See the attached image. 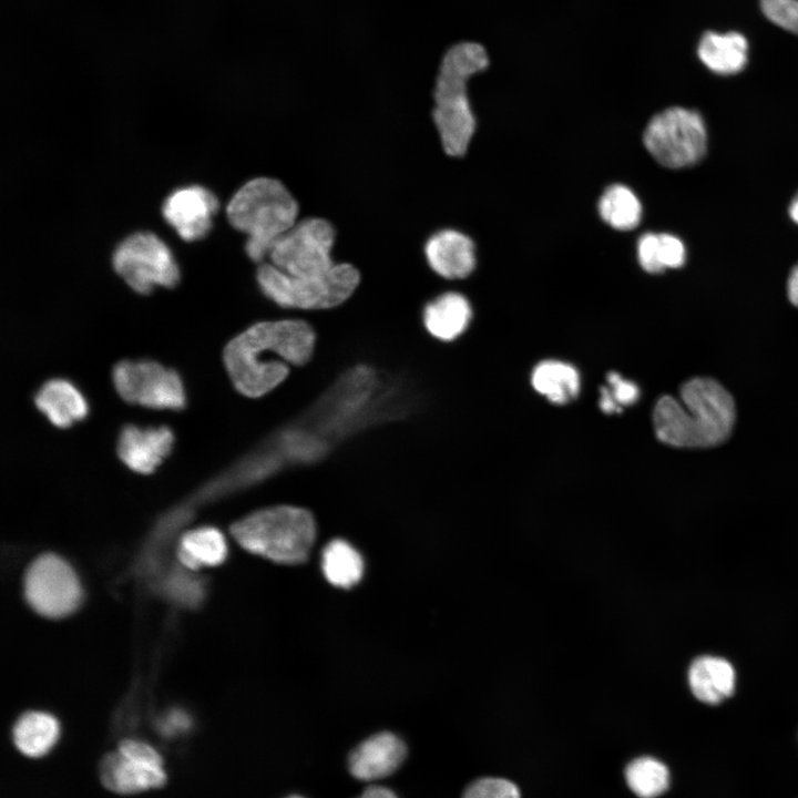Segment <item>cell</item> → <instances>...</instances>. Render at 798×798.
<instances>
[{"label":"cell","mask_w":798,"mask_h":798,"mask_svg":"<svg viewBox=\"0 0 798 798\" xmlns=\"http://www.w3.org/2000/svg\"><path fill=\"white\" fill-rule=\"evenodd\" d=\"M625 779L630 789L637 797L656 798L668 788L669 771L668 768L656 758L640 757L627 765Z\"/></svg>","instance_id":"obj_27"},{"label":"cell","mask_w":798,"mask_h":798,"mask_svg":"<svg viewBox=\"0 0 798 798\" xmlns=\"http://www.w3.org/2000/svg\"><path fill=\"white\" fill-rule=\"evenodd\" d=\"M112 265L139 294H149L157 286L172 288L180 280L178 265L170 247L150 232H137L123 239L113 253Z\"/></svg>","instance_id":"obj_8"},{"label":"cell","mask_w":798,"mask_h":798,"mask_svg":"<svg viewBox=\"0 0 798 798\" xmlns=\"http://www.w3.org/2000/svg\"><path fill=\"white\" fill-rule=\"evenodd\" d=\"M608 387L601 389L600 408L605 413L620 412L623 407L633 405L640 397L638 387L624 379L617 372L607 375Z\"/></svg>","instance_id":"obj_28"},{"label":"cell","mask_w":798,"mask_h":798,"mask_svg":"<svg viewBox=\"0 0 798 798\" xmlns=\"http://www.w3.org/2000/svg\"><path fill=\"white\" fill-rule=\"evenodd\" d=\"M335 228L323 218L295 224L274 244L269 258L279 270L296 277L320 276L334 267Z\"/></svg>","instance_id":"obj_10"},{"label":"cell","mask_w":798,"mask_h":798,"mask_svg":"<svg viewBox=\"0 0 798 798\" xmlns=\"http://www.w3.org/2000/svg\"><path fill=\"white\" fill-rule=\"evenodd\" d=\"M531 381L539 393L556 405L570 402L580 391L577 370L559 360H545L535 366Z\"/></svg>","instance_id":"obj_22"},{"label":"cell","mask_w":798,"mask_h":798,"mask_svg":"<svg viewBox=\"0 0 798 798\" xmlns=\"http://www.w3.org/2000/svg\"><path fill=\"white\" fill-rule=\"evenodd\" d=\"M736 422L732 393L716 379L695 377L683 383L679 398L662 396L653 411L656 437L675 448H713L724 443Z\"/></svg>","instance_id":"obj_2"},{"label":"cell","mask_w":798,"mask_h":798,"mask_svg":"<svg viewBox=\"0 0 798 798\" xmlns=\"http://www.w3.org/2000/svg\"><path fill=\"white\" fill-rule=\"evenodd\" d=\"M424 254L429 266L448 279L464 278L475 267L473 242L454 229L434 233L426 243Z\"/></svg>","instance_id":"obj_16"},{"label":"cell","mask_w":798,"mask_h":798,"mask_svg":"<svg viewBox=\"0 0 798 798\" xmlns=\"http://www.w3.org/2000/svg\"><path fill=\"white\" fill-rule=\"evenodd\" d=\"M357 798H398L396 794L386 787L381 786H371L368 787L359 797Z\"/></svg>","instance_id":"obj_32"},{"label":"cell","mask_w":798,"mask_h":798,"mask_svg":"<svg viewBox=\"0 0 798 798\" xmlns=\"http://www.w3.org/2000/svg\"><path fill=\"white\" fill-rule=\"evenodd\" d=\"M763 13L776 25L798 35V0H759Z\"/></svg>","instance_id":"obj_30"},{"label":"cell","mask_w":798,"mask_h":798,"mask_svg":"<svg viewBox=\"0 0 798 798\" xmlns=\"http://www.w3.org/2000/svg\"><path fill=\"white\" fill-rule=\"evenodd\" d=\"M231 532L245 550L275 563L295 565L306 561L311 551L316 522L306 509L277 505L244 516Z\"/></svg>","instance_id":"obj_5"},{"label":"cell","mask_w":798,"mask_h":798,"mask_svg":"<svg viewBox=\"0 0 798 798\" xmlns=\"http://www.w3.org/2000/svg\"><path fill=\"white\" fill-rule=\"evenodd\" d=\"M38 410L58 428L64 429L82 421L89 415V402L80 388L71 380L53 378L37 391Z\"/></svg>","instance_id":"obj_17"},{"label":"cell","mask_w":798,"mask_h":798,"mask_svg":"<svg viewBox=\"0 0 798 798\" xmlns=\"http://www.w3.org/2000/svg\"><path fill=\"white\" fill-rule=\"evenodd\" d=\"M789 215L791 219L798 224V194L792 200L790 207H789Z\"/></svg>","instance_id":"obj_33"},{"label":"cell","mask_w":798,"mask_h":798,"mask_svg":"<svg viewBox=\"0 0 798 798\" xmlns=\"http://www.w3.org/2000/svg\"><path fill=\"white\" fill-rule=\"evenodd\" d=\"M298 204L282 182L256 177L245 183L226 206L229 224L247 235L245 250L259 263L296 223Z\"/></svg>","instance_id":"obj_4"},{"label":"cell","mask_w":798,"mask_h":798,"mask_svg":"<svg viewBox=\"0 0 798 798\" xmlns=\"http://www.w3.org/2000/svg\"><path fill=\"white\" fill-rule=\"evenodd\" d=\"M787 294L789 301L798 308V264L791 269L788 283H787Z\"/></svg>","instance_id":"obj_31"},{"label":"cell","mask_w":798,"mask_h":798,"mask_svg":"<svg viewBox=\"0 0 798 798\" xmlns=\"http://www.w3.org/2000/svg\"><path fill=\"white\" fill-rule=\"evenodd\" d=\"M117 395L129 403L157 410H181L186 390L180 374L151 359H127L112 371Z\"/></svg>","instance_id":"obj_9"},{"label":"cell","mask_w":798,"mask_h":798,"mask_svg":"<svg viewBox=\"0 0 798 798\" xmlns=\"http://www.w3.org/2000/svg\"><path fill=\"white\" fill-rule=\"evenodd\" d=\"M462 798H520V791L508 779L485 777L473 781Z\"/></svg>","instance_id":"obj_29"},{"label":"cell","mask_w":798,"mask_h":798,"mask_svg":"<svg viewBox=\"0 0 798 798\" xmlns=\"http://www.w3.org/2000/svg\"><path fill=\"white\" fill-rule=\"evenodd\" d=\"M174 442V432L166 426L127 424L119 433L116 452L130 470L150 474L168 457Z\"/></svg>","instance_id":"obj_14"},{"label":"cell","mask_w":798,"mask_h":798,"mask_svg":"<svg viewBox=\"0 0 798 798\" xmlns=\"http://www.w3.org/2000/svg\"><path fill=\"white\" fill-rule=\"evenodd\" d=\"M598 213L603 221L613 228L630 231L638 225L642 206L628 187L615 184L607 187L601 196Z\"/></svg>","instance_id":"obj_26"},{"label":"cell","mask_w":798,"mask_h":798,"mask_svg":"<svg viewBox=\"0 0 798 798\" xmlns=\"http://www.w3.org/2000/svg\"><path fill=\"white\" fill-rule=\"evenodd\" d=\"M489 64L485 49L474 42H461L444 54L434 86L433 121L444 152L462 156L475 130L467 83L471 75Z\"/></svg>","instance_id":"obj_3"},{"label":"cell","mask_w":798,"mask_h":798,"mask_svg":"<svg viewBox=\"0 0 798 798\" xmlns=\"http://www.w3.org/2000/svg\"><path fill=\"white\" fill-rule=\"evenodd\" d=\"M736 674L732 664L722 657L704 655L690 664L688 684L694 696L706 704L716 705L735 690Z\"/></svg>","instance_id":"obj_18"},{"label":"cell","mask_w":798,"mask_h":798,"mask_svg":"<svg viewBox=\"0 0 798 798\" xmlns=\"http://www.w3.org/2000/svg\"><path fill=\"white\" fill-rule=\"evenodd\" d=\"M364 570L362 556L346 540H331L323 549L321 571L331 585L352 587L361 580Z\"/></svg>","instance_id":"obj_23"},{"label":"cell","mask_w":798,"mask_h":798,"mask_svg":"<svg viewBox=\"0 0 798 798\" xmlns=\"http://www.w3.org/2000/svg\"><path fill=\"white\" fill-rule=\"evenodd\" d=\"M227 555L224 535L215 528H200L187 532L181 540L180 561L190 569L221 564Z\"/></svg>","instance_id":"obj_24"},{"label":"cell","mask_w":798,"mask_h":798,"mask_svg":"<svg viewBox=\"0 0 798 798\" xmlns=\"http://www.w3.org/2000/svg\"><path fill=\"white\" fill-rule=\"evenodd\" d=\"M98 769L102 785L120 795L161 788L167 780L161 755L136 739L121 740L115 750L101 758Z\"/></svg>","instance_id":"obj_11"},{"label":"cell","mask_w":798,"mask_h":798,"mask_svg":"<svg viewBox=\"0 0 798 798\" xmlns=\"http://www.w3.org/2000/svg\"><path fill=\"white\" fill-rule=\"evenodd\" d=\"M697 54L713 72L723 75L735 74L747 63L748 42L743 34L735 31L726 33L707 31L698 43Z\"/></svg>","instance_id":"obj_19"},{"label":"cell","mask_w":798,"mask_h":798,"mask_svg":"<svg viewBox=\"0 0 798 798\" xmlns=\"http://www.w3.org/2000/svg\"><path fill=\"white\" fill-rule=\"evenodd\" d=\"M262 293L280 307L306 310L328 309L346 301L357 288L360 276L349 264H335L324 275L290 276L272 264L257 270Z\"/></svg>","instance_id":"obj_6"},{"label":"cell","mask_w":798,"mask_h":798,"mask_svg":"<svg viewBox=\"0 0 798 798\" xmlns=\"http://www.w3.org/2000/svg\"><path fill=\"white\" fill-rule=\"evenodd\" d=\"M643 143L661 165L687 167L699 162L706 153L705 123L697 112L673 106L651 119Z\"/></svg>","instance_id":"obj_7"},{"label":"cell","mask_w":798,"mask_h":798,"mask_svg":"<svg viewBox=\"0 0 798 798\" xmlns=\"http://www.w3.org/2000/svg\"><path fill=\"white\" fill-rule=\"evenodd\" d=\"M315 339L304 320L259 321L228 341L223 361L235 389L258 398L287 378L289 365L301 366L310 359Z\"/></svg>","instance_id":"obj_1"},{"label":"cell","mask_w":798,"mask_h":798,"mask_svg":"<svg viewBox=\"0 0 798 798\" xmlns=\"http://www.w3.org/2000/svg\"><path fill=\"white\" fill-rule=\"evenodd\" d=\"M286 798H304V797H301V796H296V795H293V796H288V797H286Z\"/></svg>","instance_id":"obj_34"},{"label":"cell","mask_w":798,"mask_h":798,"mask_svg":"<svg viewBox=\"0 0 798 798\" xmlns=\"http://www.w3.org/2000/svg\"><path fill=\"white\" fill-rule=\"evenodd\" d=\"M59 736V722L54 716L44 712L24 713L12 728V740L16 748L31 758L47 755L58 741Z\"/></svg>","instance_id":"obj_21"},{"label":"cell","mask_w":798,"mask_h":798,"mask_svg":"<svg viewBox=\"0 0 798 798\" xmlns=\"http://www.w3.org/2000/svg\"><path fill=\"white\" fill-rule=\"evenodd\" d=\"M217 197L207 188L191 185L175 190L163 203L165 221L187 242L202 239L211 231L217 213Z\"/></svg>","instance_id":"obj_13"},{"label":"cell","mask_w":798,"mask_h":798,"mask_svg":"<svg viewBox=\"0 0 798 798\" xmlns=\"http://www.w3.org/2000/svg\"><path fill=\"white\" fill-rule=\"evenodd\" d=\"M406 756L405 743L395 734L382 732L370 736L350 753L348 768L359 780H377L393 774Z\"/></svg>","instance_id":"obj_15"},{"label":"cell","mask_w":798,"mask_h":798,"mask_svg":"<svg viewBox=\"0 0 798 798\" xmlns=\"http://www.w3.org/2000/svg\"><path fill=\"white\" fill-rule=\"evenodd\" d=\"M471 319L468 299L458 293H446L427 304L423 310V324L428 332L437 339L450 341L460 336Z\"/></svg>","instance_id":"obj_20"},{"label":"cell","mask_w":798,"mask_h":798,"mask_svg":"<svg viewBox=\"0 0 798 798\" xmlns=\"http://www.w3.org/2000/svg\"><path fill=\"white\" fill-rule=\"evenodd\" d=\"M637 257L645 272L657 274L681 267L685 262V247L674 235L646 233L638 239Z\"/></svg>","instance_id":"obj_25"},{"label":"cell","mask_w":798,"mask_h":798,"mask_svg":"<svg viewBox=\"0 0 798 798\" xmlns=\"http://www.w3.org/2000/svg\"><path fill=\"white\" fill-rule=\"evenodd\" d=\"M28 603L47 617L72 613L81 602V586L72 567L54 554H43L29 566L24 577Z\"/></svg>","instance_id":"obj_12"}]
</instances>
